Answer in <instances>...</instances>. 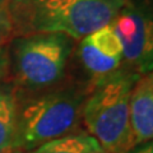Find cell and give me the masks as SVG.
Returning a JSON list of instances; mask_svg holds the SVG:
<instances>
[{
	"label": "cell",
	"mask_w": 153,
	"mask_h": 153,
	"mask_svg": "<svg viewBox=\"0 0 153 153\" xmlns=\"http://www.w3.org/2000/svg\"><path fill=\"white\" fill-rule=\"evenodd\" d=\"M111 26L123 45V63L140 75L153 71V0H125Z\"/></svg>",
	"instance_id": "5"
},
{
	"label": "cell",
	"mask_w": 153,
	"mask_h": 153,
	"mask_svg": "<svg viewBox=\"0 0 153 153\" xmlns=\"http://www.w3.org/2000/svg\"><path fill=\"white\" fill-rule=\"evenodd\" d=\"M18 105L12 92L0 87V153H14Z\"/></svg>",
	"instance_id": "9"
},
{
	"label": "cell",
	"mask_w": 153,
	"mask_h": 153,
	"mask_svg": "<svg viewBox=\"0 0 153 153\" xmlns=\"http://www.w3.org/2000/svg\"><path fill=\"white\" fill-rule=\"evenodd\" d=\"M131 148L153 139V71L134 84L130 96Z\"/></svg>",
	"instance_id": "7"
},
{
	"label": "cell",
	"mask_w": 153,
	"mask_h": 153,
	"mask_svg": "<svg viewBox=\"0 0 153 153\" xmlns=\"http://www.w3.org/2000/svg\"><path fill=\"white\" fill-rule=\"evenodd\" d=\"M71 38L63 33H32L14 44V69L27 88H45L64 74L71 52Z\"/></svg>",
	"instance_id": "4"
},
{
	"label": "cell",
	"mask_w": 153,
	"mask_h": 153,
	"mask_svg": "<svg viewBox=\"0 0 153 153\" xmlns=\"http://www.w3.org/2000/svg\"><path fill=\"white\" fill-rule=\"evenodd\" d=\"M139 78V73L120 66L96 80L93 91L83 102L82 119L88 134L106 153L131 149L130 96Z\"/></svg>",
	"instance_id": "2"
},
{
	"label": "cell",
	"mask_w": 153,
	"mask_h": 153,
	"mask_svg": "<svg viewBox=\"0 0 153 153\" xmlns=\"http://www.w3.org/2000/svg\"><path fill=\"white\" fill-rule=\"evenodd\" d=\"M31 153H106L89 134H68L44 143Z\"/></svg>",
	"instance_id": "8"
},
{
	"label": "cell",
	"mask_w": 153,
	"mask_h": 153,
	"mask_svg": "<svg viewBox=\"0 0 153 153\" xmlns=\"http://www.w3.org/2000/svg\"><path fill=\"white\" fill-rule=\"evenodd\" d=\"M78 54L85 70L96 80L111 74L123 64V45L111 25L83 37Z\"/></svg>",
	"instance_id": "6"
},
{
	"label": "cell",
	"mask_w": 153,
	"mask_h": 153,
	"mask_svg": "<svg viewBox=\"0 0 153 153\" xmlns=\"http://www.w3.org/2000/svg\"><path fill=\"white\" fill-rule=\"evenodd\" d=\"M125 153H153V139L133 147L131 149H129Z\"/></svg>",
	"instance_id": "12"
},
{
	"label": "cell",
	"mask_w": 153,
	"mask_h": 153,
	"mask_svg": "<svg viewBox=\"0 0 153 153\" xmlns=\"http://www.w3.org/2000/svg\"><path fill=\"white\" fill-rule=\"evenodd\" d=\"M83 97L75 91H55L27 101L17 110L16 151H33L70 134L82 119Z\"/></svg>",
	"instance_id": "3"
},
{
	"label": "cell",
	"mask_w": 153,
	"mask_h": 153,
	"mask_svg": "<svg viewBox=\"0 0 153 153\" xmlns=\"http://www.w3.org/2000/svg\"><path fill=\"white\" fill-rule=\"evenodd\" d=\"M12 0H0V10H8L10 9Z\"/></svg>",
	"instance_id": "13"
},
{
	"label": "cell",
	"mask_w": 153,
	"mask_h": 153,
	"mask_svg": "<svg viewBox=\"0 0 153 153\" xmlns=\"http://www.w3.org/2000/svg\"><path fill=\"white\" fill-rule=\"evenodd\" d=\"M9 68V52L5 46H0V87Z\"/></svg>",
	"instance_id": "11"
},
{
	"label": "cell",
	"mask_w": 153,
	"mask_h": 153,
	"mask_svg": "<svg viewBox=\"0 0 153 153\" xmlns=\"http://www.w3.org/2000/svg\"><path fill=\"white\" fill-rule=\"evenodd\" d=\"M14 35H16V27H14L10 9L0 10V46L13 38Z\"/></svg>",
	"instance_id": "10"
},
{
	"label": "cell",
	"mask_w": 153,
	"mask_h": 153,
	"mask_svg": "<svg viewBox=\"0 0 153 153\" xmlns=\"http://www.w3.org/2000/svg\"><path fill=\"white\" fill-rule=\"evenodd\" d=\"M125 0H12L16 32L63 33L71 40L111 25Z\"/></svg>",
	"instance_id": "1"
}]
</instances>
